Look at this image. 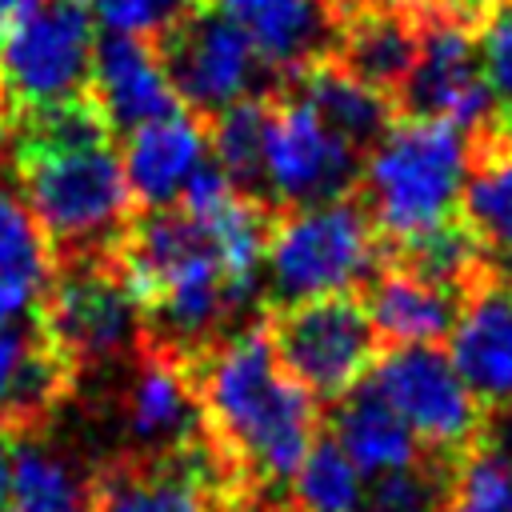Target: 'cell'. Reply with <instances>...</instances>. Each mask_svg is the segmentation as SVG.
Returning a JSON list of instances; mask_svg holds the SVG:
<instances>
[{
    "label": "cell",
    "instance_id": "cell-1",
    "mask_svg": "<svg viewBox=\"0 0 512 512\" xmlns=\"http://www.w3.org/2000/svg\"><path fill=\"white\" fill-rule=\"evenodd\" d=\"M12 168L52 260L116 256L136 204L112 140L68 148H12Z\"/></svg>",
    "mask_w": 512,
    "mask_h": 512
},
{
    "label": "cell",
    "instance_id": "cell-2",
    "mask_svg": "<svg viewBox=\"0 0 512 512\" xmlns=\"http://www.w3.org/2000/svg\"><path fill=\"white\" fill-rule=\"evenodd\" d=\"M468 152V132L428 116H400L380 144L368 148L352 196L364 204L384 244H404L456 216Z\"/></svg>",
    "mask_w": 512,
    "mask_h": 512
},
{
    "label": "cell",
    "instance_id": "cell-3",
    "mask_svg": "<svg viewBox=\"0 0 512 512\" xmlns=\"http://www.w3.org/2000/svg\"><path fill=\"white\" fill-rule=\"evenodd\" d=\"M384 240L356 196L276 212L264 248V308L356 292L376 268Z\"/></svg>",
    "mask_w": 512,
    "mask_h": 512
},
{
    "label": "cell",
    "instance_id": "cell-4",
    "mask_svg": "<svg viewBox=\"0 0 512 512\" xmlns=\"http://www.w3.org/2000/svg\"><path fill=\"white\" fill-rule=\"evenodd\" d=\"M32 316L76 376L132 364L148 340L144 312L132 300L116 256L52 260V276Z\"/></svg>",
    "mask_w": 512,
    "mask_h": 512
},
{
    "label": "cell",
    "instance_id": "cell-5",
    "mask_svg": "<svg viewBox=\"0 0 512 512\" xmlns=\"http://www.w3.org/2000/svg\"><path fill=\"white\" fill-rule=\"evenodd\" d=\"M280 368L316 400L352 392L380 356L376 328L356 292L272 304L260 316Z\"/></svg>",
    "mask_w": 512,
    "mask_h": 512
},
{
    "label": "cell",
    "instance_id": "cell-6",
    "mask_svg": "<svg viewBox=\"0 0 512 512\" xmlns=\"http://www.w3.org/2000/svg\"><path fill=\"white\" fill-rule=\"evenodd\" d=\"M96 20L84 0H40L0 36V100L8 120L88 96Z\"/></svg>",
    "mask_w": 512,
    "mask_h": 512
},
{
    "label": "cell",
    "instance_id": "cell-7",
    "mask_svg": "<svg viewBox=\"0 0 512 512\" xmlns=\"http://www.w3.org/2000/svg\"><path fill=\"white\" fill-rule=\"evenodd\" d=\"M432 456H464L484 424V400L460 380L440 344L380 348L364 376Z\"/></svg>",
    "mask_w": 512,
    "mask_h": 512
},
{
    "label": "cell",
    "instance_id": "cell-8",
    "mask_svg": "<svg viewBox=\"0 0 512 512\" xmlns=\"http://www.w3.org/2000/svg\"><path fill=\"white\" fill-rule=\"evenodd\" d=\"M416 24H420V52L396 96V112L448 120L468 136L492 128L496 104L480 72L476 20L416 0Z\"/></svg>",
    "mask_w": 512,
    "mask_h": 512
},
{
    "label": "cell",
    "instance_id": "cell-9",
    "mask_svg": "<svg viewBox=\"0 0 512 512\" xmlns=\"http://www.w3.org/2000/svg\"><path fill=\"white\" fill-rule=\"evenodd\" d=\"M152 44H156V56L164 64V76L176 100L204 120H212L240 96H252L260 76L272 80L252 40L244 36V28H236L212 4H200L196 12H188L180 24L160 32Z\"/></svg>",
    "mask_w": 512,
    "mask_h": 512
},
{
    "label": "cell",
    "instance_id": "cell-10",
    "mask_svg": "<svg viewBox=\"0 0 512 512\" xmlns=\"http://www.w3.org/2000/svg\"><path fill=\"white\" fill-rule=\"evenodd\" d=\"M364 156L336 136L312 108L288 92H272L264 140V192L276 212L340 200L356 192Z\"/></svg>",
    "mask_w": 512,
    "mask_h": 512
},
{
    "label": "cell",
    "instance_id": "cell-11",
    "mask_svg": "<svg viewBox=\"0 0 512 512\" xmlns=\"http://www.w3.org/2000/svg\"><path fill=\"white\" fill-rule=\"evenodd\" d=\"M128 436L140 456H164L200 444V404L188 376V364L144 340L140 356L132 360V384H128Z\"/></svg>",
    "mask_w": 512,
    "mask_h": 512
},
{
    "label": "cell",
    "instance_id": "cell-12",
    "mask_svg": "<svg viewBox=\"0 0 512 512\" xmlns=\"http://www.w3.org/2000/svg\"><path fill=\"white\" fill-rule=\"evenodd\" d=\"M208 160V120L184 104L124 132L120 168L140 212L176 208L192 172Z\"/></svg>",
    "mask_w": 512,
    "mask_h": 512
},
{
    "label": "cell",
    "instance_id": "cell-13",
    "mask_svg": "<svg viewBox=\"0 0 512 512\" xmlns=\"http://www.w3.org/2000/svg\"><path fill=\"white\" fill-rule=\"evenodd\" d=\"M252 40L276 92L308 64L332 56V4L328 0H212Z\"/></svg>",
    "mask_w": 512,
    "mask_h": 512
},
{
    "label": "cell",
    "instance_id": "cell-14",
    "mask_svg": "<svg viewBox=\"0 0 512 512\" xmlns=\"http://www.w3.org/2000/svg\"><path fill=\"white\" fill-rule=\"evenodd\" d=\"M92 100L100 104L112 136L132 132L136 124H148L172 108H180L164 64L156 56V44L128 32H104L92 48Z\"/></svg>",
    "mask_w": 512,
    "mask_h": 512
},
{
    "label": "cell",
    "instance_id": "cell-15",
    "mask_svg": "<svg viewBox=\"0 0 512 512\" xmlns=\"http://www.w3.org/2000/svg\"><path fill=\"white\" fill-rule=\"evenodd\" d=\"M380 348H400V344H440L448 340L456 316H460V296L420 280L404 264L388 260L380 252L376 268L368 280L356 288Z\"/></svg>",
    "mask_w": 512,
    "mask_h": 512
},
{
    "label": "cell",
    "instance_id": "cell-16",
    "mask_svg": "<svg viewBox=\"0 0 512 512\" xmlns=\"http://www.w3.org/2000/svg\"><path fill=\"white\" fill-rule=\"evenodd\" d=\"M448 356L484 404H504L512 396V280H492L460 304L448 332Z\"/></svg>",
    "mask_w": 512,
    "mask_h": 512
},
{
    "label": "cell",
    "instance_id": "cell-17",
    "mask_svg": "<svg viewBox=\"0 0 512 512\" xmlns=\"http://www.w3.org/2000/svg\"><path fill=\"white\" fill-rule=\"evenodd\" d=\"M456 216L488 260L512 280V136L500 124L472 136Z\"/></svg>",
    "mask_w": 512,
    "mask_h": 512
},
{
    "label": "cell",
    "instance_id": "cell-18",
    "mask_svg": "<svg viewBox=\"0 0 512 512\" xmlns=\"http://www.w3.org/2000/svg\"><path fill=\"white\" fill-rule=\"evenodd\" d=\"M280 92H288L304 108H312L360 156H368V148L380 144V136L400 120L396 104L384 92H376L364 80H356L352 72H344L332 56H324V60L308 64L304 72H296Z\"/></svg>",
    "mask_w": 512,
    "mask_h": 512
},
{
    "label": "cell",
    "instance_id": "cell-19",
    "mask_svg": "<svg viewBox=\"0 0 512 512\" xmlns=\"http://www.w3.org/2000/svg\"><path fill=\"white\" fill-rule=\"evenodd\" d=\"M332 404H336L328 416L332 440L344 448V456L356 464L360 476L372 480L384 472H400L428 456V448L412 436V428L392 412V404L368 380H360L352 392H344Z\"/></svg>",
    "mask_w": 512,
    "mask_h": 512
},
{
    "label": "cell",
    "instance_id": "cell-20",
    "mask_svg": "<svg viewBox=\"0 0 512 512\" xmlns=\"http://www.w3.org/2000/svg\"><path fill=\"white\" fill-rule=\"evenodd\" d=\"M8 492L12 504L36 512H92L96 472L76 468L56 448L40 444V436L8 444Z\"/></svg>",
    "mask_w": 512,
    "mask_h": 512
},
{
    "label": "cell",
    "instance_id": "cell-21",
    "mask_svg": "<svg viewBox=\"0 0 512 512\" xmlns=\"http://www.w3.org/2000/svg\"><path fill=\"white\" fill-rule=\"evenodd\" d=\"M272 92H252L228 104L208 120V152L212 164L232 180L236 192L268 204L264 192V140H268Z\"/></svg>",
    "mask_w": 512,
    "mask_h": 512
},
{
    "label": "cell",
    "instance_id": "cell-22",
    "mask_svg": "<svg viewBox=\"0 0 512 512\" xmlns=\"http://www.w3.org/2000/svg\"><path fill=\"white\" fill-rule=\"evenodd\" d=\"M364 476L332 436H316L288 480V512H356Z\"/></svg>",
    "mask_w": 512,
    "mask_h": 512
},
{
    "label": "cell",
    "instance_id": "cell-23",
    "mask_svg": "<svg viewBox=\"0 0 512 512\" xmlns=\"http://www.w3.org/2000/svg\"><path fill=\"white\" fill-rule=\"evenodd\" d=\"M452 464L448 456H424L412 468L372 476L360 492L356 512H448L452 504Z\"/></svg>",
    "mask_w": 512,
    "mask_h": 512
},
{
    "label": "cell",
    "instance_id": "cell-24",
    "mask_svg": "<svg viewBox=\"0 0 512 512\" xmlns=\"http://www.w3.org/2000/svg\"><path fill=\"white\" fill-rule=\"evenodd\" d=\"M448 512H512V460L484 444L456 456Z\"/></svg>",
    "mask_w": 512,
    "mask_h": 512
},
{
    "label": "cell",
    "instance_id": "cell-25",
    "mask_svg": "<svg viewBox=\"0 0 512 512\" xmlns=\"http://www.w3.org/2000/svg\"><path fill=\"white\" fill-rule=\"evenodd\" d=\"M480 72L496 104V120H512V0H496L476 20Z\"/></svg>",
    "mask_w": 512,
    "mask_h": 512
},
{
    "label": "cell",
    "instance_id": "cell-26",
    "mask_svg": "<svg viewBox=\"0 0 512 512\" xmlns=\"http://www.w3.org/2000/svg\"><path fill=\"white\" fill-rule=\"evenodd\" d=\"M200 4L208 0H96V12L112 32L156 40L160 32L180 24L188 12H196Z\"/></svg>",
    "mask_w": 512,
    "mask_h": 512
},
{
    "label": "cell",
    "instance_id": "cell-27",
    "mask_svg": "<svg viewBox=\"0 0 512 512\" xmlns=\"http://www.w3.org/2000/svg\"><path fill=\"white\" fill-rule=\"evenodd\" d=\"M32 328H36L32 316H28V320H16V324H8V328H0V396H4L8 376H12V368L20 364V356H24L28 340H32Z\"/></svg>",
    "mask_w": 512,
    "mask_h": 512
},
{
    "label": "cell",
    "instance_id": "cell-28",
    "mask_svg": "<svg viewBox=\"0 0 512 512\" xmlns=\"http://www.w3.org/2000/svg\"><path fill=\"white\" fill-rule=\"evenodd\" d=\"M428 4L448 8V12H456V16H468V20H480L496 0H428Z\"/></svg>",
    "mask_w": 512,
    "mask_h": 512
},
{
    "label": "cell",
    "instance_id": "cell-29",
    "mask_svg": "<svg viewBox=\"0 0 512 512\" xmlns=\"http://www.w3.org/2000/svg\"><path fill=\"white\" fill-rule=\"evenodd\" d=\"M36 4H40V0H0V36H4L20 16H28Z\"/></svg>",
    "mask_w": 512,
    "mask_h": 512
},
{
    "label": "cell",
    "instance_id": "cell-30",
    "mask_svg": "<svg viewBox=\"0 0 512 512\" xmlns=\"http://www.w3.org/2000/svg\"><path fill=\"white\" fill-rule=\"evenodd\" d=\"M4 148H8V112H4V100H0V160H4Z\"/></svg>",
    "mask_w": 512,
    "mask_h": 512
},
{
    "label": "cell",
    "instance_id": "cell-31",
    "mask_svg": "<svg viewBox=\"0 0 512 512\" xmlns=\"http://www.w3.org/2000/svg\"><path fill=\"white\" fill-rule=\"evenodd\" d=\"M0 512H36V508H24V504H8V508H4V504H0Z\"/></svg>",
    "mask_w": 512,
    "mask_h": 512
},
{
    "label": "cell",
    "instance_id": "cell-32",
    "mask_svg": "<svg viewBox=\"0 0 512 512\" xmlns=\"http://www.w3.org/2000/svg\"><path fill=\"white\" fill-rule=\"evenodd\" d=\"M496 124H500V128H504V132H508V136H512V120H508V124H504V120H496Z\"/></svg>",
    "mask_w": 512,
    "mask_h": 512
},
{
    "label": "cell",
    "instance_id": "cell-33",
    "mask_svg": "<svg viewBox=\"0 0 512 512\" xmlns=\"http://www.w3.org/2000/svg\"><path fill=\"white\" fill-rule=\"evenodd\" d=\"M84 4H96V0H84Z\"/></svg>",
    "mask_w": 512,
    "mask_h": 512
},
{
    "label": "cell",
    "instance_id": "cell-34",
    "mask_svg": "<svg viewBox=\"0 0 512 512\" xmlns=\"http://www.w3.org/2000/svg\"><path fill=\"white\" fill-rule=\"evenodd\" d=\"M216 512H228V508H216Z\"/></svg>",
    "mask_w": 512,
    "mask_h": 512
},
{
    "label": "cell",
    "instance_id": "cell-35",
    "mask_svg": "<svg viewBox=\"0 0 512 512\" xmlns=\"http://www.w3.org/2000/svg\"><path fill=\"white\" fill-rule=\"evenodd\" d=\"M508 400H512V396H508ZM508 408H512V404H508Z\"/></svg>",
    "mask_w": 512,
    "mask_h": 512
},
{
    "label": "cell",
    "instance_id": "cell-36",
    "mask_svg": "<svg viewBox=\"0 0 512 512\" xmlns=\"http://www.w3.org/2000/svg\"><path fill=\"white\" fill-rule=\"evenodd\" d=\"M208 4H212V0H208Z\"/></svg>",
    "mask_w": 512,
    "mask_h": 512
}]
</instances>
